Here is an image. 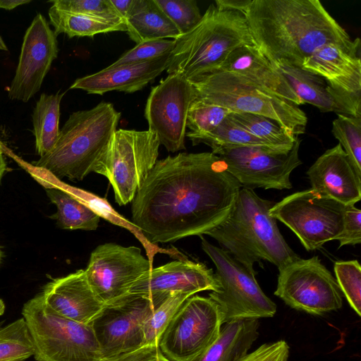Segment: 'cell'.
I'll list each match as a JSON object with an SVG mask.
<instances>
[{"label":"cell","mask_w":361,"mask_h":361,"mask_svg":"<svg viewBox=\"0 0 361 361\" xmlns=\"http://www.w3.org/2000/svg\"><path fill=\"white\" fill-rule=\"evenodd\" d=\"M219 71L240 75L265 91L297 106L304 104L286 78L255 45L243 46L234 50Z\"/></svg>","instance_id":"23"},{"label":"cell","mask_w":361,"mask_h":361,"mask_svg":"<svg viewBox=\"0 0 361 361\" xmlns=\"http://www.w3.org/2000/svg\"><path fill=\"white\" fill-rule=\"evenodd\" d=\"M257 319L225 323L216 339L192 361H240L259 336Z\"/></svg>","instance_id":"24"},{"label":"cell","mask_w":361,"mask_h":361,"mask_svg":"<svg viewBox=\"0 0 361 361\" xmlns=\"http://www.w3.org/2000/svg\"><path fill=\"white\" fill-rule=\"evenodd\" d=\"M46 193L56 207L51 216L57 226L65 230L94 231L99 226V216L63 188L52 186Z\"/></svg>","instance_id":"27"},{"label":"cell","mask_w":361,"mask_h":361,"mask_svg":"<svg viewBox=\"0 0 361 361\" xmlns=\"http://www.w3.org/2000/svg\"><path fill=\"white\" fill-rule=\"evenodd\" d=\"M336 240L339 241V248L360 244L361 211L355 205H345L342 231Z\"/></svg>","instance_id":"40"},{"label":"cell","mask_w":361,"mask_h":361,"mask_svg":"<svg viewBox=\"0 0 361 361\" xmlns=\"http://www.w3.org/2000/svg\"><path fill=\"white\" fill-rule=\"evenodd\" d=\"M59 52L56 35L47 19L37 13L23 37L18 64L8 89L11 99L27 102L41 88Z\"/></svg>","instance_id":"18"},{"label":"cell","mask_w":361,"mask_h":361,"mask_svg":"<svg viewBox=\"0 0 361 361\" xmlns=\"http://www.w3.org/2000/svg\"><path fill=\"white\" fill-rule=\"evenodd\" d=\"M166 15L184 35L200 21L202 15L195 0H154Z\"/></svg>","instance_id":"38"},{"label":"cell","mask_w":361,"mask_h":361,"mask_svg":"<svg viewBox=\"0 0 361 361\" xmlns=\"http://www.w3.org/2000/svg\"><path fill=\"white\" fill-rule=\"evenodd\" d=\"M223 324L217 303L195 294L178 308L157 345L171 361H192L216 339Z\"/></svg>","instance_id":"11"},{"label":"cell","mask_w":361,"mask_h":361,"mask_svg":"<svg viewBox=\"0 0 361 361\" xmlns=\"http://www.w3.org/2000/svg\"><path fill=\"white\" fill-rule=\"evenodd\" d=\"M255 45L270 61L302 68L304 61L329 44L360 51L319 0H252L243 13Z\"/></svg>","instance_id":"2"},{"label":"cell","mask_w":361,"mask_h":361,"mask_svg":"<svg viewBox=\"0 0 361 361\" xmlns=\"http://www.w3.org/2000/svg\"><path fill=\"white\" fill-rule=\"evenodd\" d=\"M289 346L284 340L264 343L247 353L240 361H287Z\"/></svg>","instance_id":"41"},{"label":"cell","mask_w":361,"mask_h":361,"mask_svg":"<svg viewBox=\"0 0 361 361\" xmlns=\"http://www.w3.org/2000/svg\"><path fill=\"white\" fill-rule=\"evenodd\" d=\"M37 361H107L90 324L59 314L44 302L41 292L22 310Z\"/></svg>","instance_id":"7"},{"label":"cell","mask_w":361,"mask_h":361,"mask_svg":"<svg viewBox=\"0 0 361 361\" xmlns=\"http://www.w3.org/2000/svg\"><path fill=\"white\" fill-rule=\"evenodd\" d=\"M5 311V304L4 301L0 299V316L4 313Z\"/></svg>","instance_id":"48"},{"label":"cell","mask_w":361,"mask_h":361,"mask_svg":"<svg viewBox=\"0 0 361 361\" xmlns=\"http://www.w3.org/2000/svg\"><path fill=\"white\" fill-rule=\"evenodd\" d=\"M345 208V205L310 188L274 203L269 214L288 226L310 252L341 234Z\"/></svg>","instance_id":"10"},{"label":"cell","mask_w":361,"mask_h":361,"mask_svg":"<svg viewBox=\"0 0 361 361\" xmlns=\"http://www.w3.org/2000/svg\"><path fill=\"white\" fill-rule=\"evenodd\" d=\"M2 257H3V252L0 247V264H1V260H2Z\"/></svg>","instance_id":"49"},{"label":"cell","mask_w":361,"mask_h":361,"mask_svg":"<svg viewBox=\"0 0 361 361\" xmlns=\"http://www.w3.org/2000/svg\"><path fill=\"white\" fill-rule=\"evenodd\" d=\"M218 290L219 283L212 269L200 262L178 259L152 268L136 281L130 293L159 304L176 293L193 295L201 291Z\"/></svg>","instance_id":"19"},{"label":"cell","mask_w":361,"mask_h":361,"mask_svg":"<svg viewBox=\"0 0 361 361\" xmlns=\"http://www.w3.org/2000/svg\"><path fill=\"white\" fill-rule=\"evenodd\" d=\"M336 280L352 309L361 316V267L357 259L337 261L334 266Z\"/></svg>","instance_id":"36"},{"label":"cell","mask_w":361,"mask_h":361,"mask_svg":"<svg viewBox=\"0 0 361 361\" xmlns=\"http://www.w3.org/2000/svg\"><path fill=\"white\" fill-rule=\"evenodd\" d=\"M50 23L57 36L63 33L69 38L90 37L115 31H126V23H114L93 17L60 10L51 6L48 11Z\"/></svg>","instance_id":"29"},{"label":"cell","mask_w":361,"mask_h":361,"mask_svg":"<svg viewBox=\"0 0 361 361\" xmlns=\"http://www.w3.org/2000/svg\"><path fill=\"white\" fill-rule=\"evenodd\" d=\"M65 93H42L32 114L33 133L37 153L40 157L54 147L59 135L60 104Z\"/></svg>","instance_id":"28"},{"label":"cell","mask_w":361,"mask_h":361,"mask_svg":"<svg viewBox=\"0 0 361 361\" xmlns=\"http://www.w3.org/2000/svg\"><path fill=\"white\" fill-rule=\"evenodd\" d=\"M360 51L326 44L307 57L302 68L322 78L346 116L361 117Z\"/></svg>","instance_id":"17"},{"label":"cell","mask_w":361,"mask_h":361,"mask_svg":"<svg viewBox=\"0 0 361 361\" xmlns=\"http://www.w3.org/2000/svg\"><path fill=\"white\" fill-rule=\"evenodd\" d=\"M121 115L111 103L106 102L73 112L60 130L54 148L33 164L58 179L82 180L94 171L117 130Z\"/></svg>","instance_id":"5"},{"label":"cell","mask_w":361,"mask_h":361,"mask_svg":"<svg viewBox=\"0 0 361 361\" xmlns=\"http://www.w3.org/2000/svg\"><path fill=\"white\" fill-rule=\"evenodd\" d=\"M185 136L191 140L193 145L203 143L210 147L212 151L221 147L235 146L274 147L251 135L231 121L228 116L209 133L196 135L188 132Z\"/></svg>","instance_id":"31"},{"label":"cell","mask_w":361,"mask_h":361,"mask_svg":"<svg viewBox=\"0 0 361 361\" xmlns=\"http://www.w3.org/2000/svg\"><path fill=\"white\" fill-rule=\"evenodd\" d=\"M169 55L143 63L108 66L76 79L70 89L99 95L111 91L126 93L139 91L166 70Z\"/></svg>","instance_id":"22"},{"label":"cell","mask_w":361,"mask_h":361,"mask_svg":"<svg viewBox=\"0 0 361 361\" xmlns=\"http://www.w3.org/2000/svg\"><path fill=\"white\" fill-rule=\"evenodd\" d=\"M41 293L54 312L80 324H90L104 306L92 289L85 269L52 279Z\"/></svg>","instance_id":"21"},{"label":"cell","mask_w":361,"mask_h":361,"mask_svg":"<svg viewBox=\"0 0 361 361\" xmlns=\"http://www.w3.org/2000/svg\"><path fill=\"white\" fill-rule=\"evenodd\" d=\"M243 186L212 152L157 160L132 200V223L151 245L202 235L230 214Z\"/></svg>","instance_id":"1"},{"label":"cell","mask_w":361,"mask_h":361,"mask_svg":"<svg viewBox=\"0 0 361 361\" xmlns=\"http://www.w3.org/2000/svg\"><path fill=\"white\" fill-rule=\"evenodd\" d=\"M133 0H110L111 4L125 20Z\"/></svg>","instance_id":"44"},{"label":"cell","mask_w":361,"mask_h":361,"mask_svg":"<svg viewBox=\"0 0 361 361\" xmlns=\"http://www.w3.org/2000/svg\"><path fill=\"white\" fill-rule=\"evenodd\" d=\"M175 41L166 71L190 82L219 71L236 49L255 45L244 15L214 4L195 27Z\"/></svg>","instance_id":"4"},{"label":"cell","mask_w":361,"mask_h":361,"mask_svg":"<svg viewBox=\"0 0 361 361\" xmlns=\"http://www.w3.org/2000/svg\"><path fill=\"white\" fill-rule=\"evenodd\" d=\"M331 133L361 176V117L337 115L332 122Z\"/></svg>","instance_id":"33"},{"label":"cell","mask_w":361,"mask_h":361,"mask_svg":"<svg viewBox=\"0 0 361 361\" xmlns=\"http://www.w3.org/2000/svg\"><path fill=\"white\" fill-rule=\"evenodd\" d=\"M201 245L216 267L219 290L209 297L219 305L224 324L239 319L272 317L276 304L265 295L252 272L221 247L207 241L202 235Z\"/></svg>","instance_id":"9"},{"label":"cell","mask_w":361,"mask_h":361,"mask_svg":"<svg viewBox=\"0 0 361 361\" xmlns=\"http://www.w3.org/2000/svg\"><path fill=\"white\" fill-rule=\"evenodd\" d=\"M301 140L290 148L268 146H235L212 152L225 163L230 173L243 187L265 190L290 189L293 171L302 164L299 157Z\"/></svg>","instance_id":"12"},{"label":"cell","mask_w":361,"mask_h":361,"mask_svg":"<svg viewBox=\"0 0 361 361\" xmlns=\"http://www.w3.org/2000/svg\"><path fill=\"white\" fill-rule=\"evenodd\" d=\"M56 8L114 23H126L110 0H54L49 1Z\"/></svg>","instance_id":"37"},{"label":"cell","mask_w":361,"mask_h":361,"mask_svg":"<svg viewBox=\"0 0 361 361\" xmlns=\"http://www.w3.org/2000/svg\"><path fill=\"white\" fill-rule=\"evenodd\" d=\"M271 63L286 78L304 104H312L322 113L346 116L322 78L285 61Z\"/></svg>","instance_id":"26"},{"label":"cell","mask_w":361,"mask_h":361,"mask_svg":"<svg viewBox=\"0 0 361 361\" xmlns=\"http://www.w3.org/2000/svg\"><path fill=\"white\" fill-rule=\"evenodd\" d=\"M274 202L242 187L226 219L206 235L250 271L254 264L266 260L279 270L300 257L280 233L276 220L269 214Z\"/></svg>","instance_id":"3"},{"label":"cell","mask_w":361,"mask_h":361,"mask_svg":"<svg viewBox=\"0 0 361 361\" xmlns=\"http://www.w3.org/2000/svg\"><path fill=\"white\" fill-rule=\"evenodd\" d=\"M3 152H3V146L0 142V184H1L3 176L5 173L6 169H7L6 162L5 161Z\"/></svg>","instance_id":"46"},{"label":"cell","mask_w":361,"mask_h":361,"mask_svg":"<svg viewBox=\"0 0 361 361\" xmlns=\"http://www.w3.org/2000/svg\"><path fill=\"white\" fill-rule=\"evenodd\" d=\"M159 304L130 293L104 305L90 323L104 357L109 360L144 345V324Z\"/></svg>","instance_id":"15"},{"label":"cell","mask_w":361,"mask_h":361,"mask_svg":"<svg viewBox=\"0 0 361 361\" xmlns=\"http://www.w3.org/2000/svg\"><path fill=\"white\" fill-rule=\"evenodd\" d=\"M0 51H8V48L0 35Z\"/></svg>","instance_id":"47"},{"label":"cell","mask_w":361,"mask_h":361,"mask_svg":"<svg viewBox=\"0 0 361 361\" xmlns=\"http://www.w3.org/2000/svg\"><path fill=\"white\" fill-rule=\"evenodd\" d=\"M159 146L149 130L118 129L113 133L93 172L108 179L118 205L132 202L157 161Z\"/></svg>","instance_id":"8"},{"label":"cell","mask_w":361,"mask_h":361,"mask_svg":"<svg viewBox=\"0 0 361 361\" xmlns=\"http://www.w3.org/2000/svg\"><path fill=\"white\" fill-rule=\"evenodd\" d=\"M228 118L257 138L277 147L290 148L295 137L274 121L256 114L232 112Z\"/></svg>","instance_id":"30"},{"label":"cell","mask_w":361,"mask_h":361,"mask_svg":"<svg viewBox=\"0 0 361 361\" xmlns=\"http://www.w3.org/2000/svg\"><path fill=\"white\" fill-rule=\"evenodd\" d=\"M107 361H171L161 351L157 344L145 345Z\"/></svg>","instance_id":"42"},{"label":"cell","mask_w":361,"mask_h":361,"mask_svg":"<svg viewBox=\"0 0 361 361\" xmlns=\"http://www.w3.org/2000/svg\"><path fill=\"white\" fill-rule=\"evenodd\" d=\"M197 97L192 82L172 73L153 87L147 97L145 117L149 130L155 134L167 151L185 149L187 116Z\"/></svg>","instance_id":"14"},{"label":"cell","mask_w":361,"mask_h":361,"mask_svg":"<svg viewBox=\"0 0 361 361\" xmlns=\"http://www.w3.org/2000/svg\"><path fill=\"white\" fill-rule=\"evenodd\" d=\"M251 1L252 0H216L215 6L222 9L239 11L243 14Z\"/></svg>","instance_id":"43"},{"label":"cell","mask_w":361,"mask_h":361,"mask_svg":"<svg viewBox=\"0 0 361 361\" xmlns=\"http://www.w3.org/2000/svg\"><path fill=\"white\" fill-rule=\"evenodd\" d=\"M197 98L231 110L269 118L295 137L305 133L307 117L299 106L276 97L236 73L219 71L191 82Z\"/></svg>","instance_id":"6"},{"label":"cell","mask_w":361,"mask_h":361,"mask_svg":"<svg viewBox=\"0 0 361 361\" xmlns=\"http://www.w3.org/2000/svg\"><path fill=\"white\" fill-rule=\"evenodd\" d=\"M232 111L223 106L196 98L190 104L187 116L190 133L204 134L214 130Z\"/></svg>","instance_id":"35"},{"label":"cell","mask_w":361,"mask_h":361,"mask_svg":"<svg viewBox=\"0 0 361 361\" xmlns=\"http://www.w3.org/2000/svg\"><path fill=\"white\" fill-rule=\"evenodd\" d=\"M311 189L344 205L361 199V176L338 143L326 150L307 171Z\"/></svg>","instance_id":"20"},{"label":"cell","mask_w":361,"mask_h":361,"mask_svg":"<svg viewBox=\"0 0 361 361\" xmlns=\"http://www.w3.org/2000/svg\"><path fill=\"white\" fill-rule=\"evenodd\" d=\"M34 355V347L23 317L0 323V361H25Z\"/></svg>","instance_id":"32"},{"label":"cell","mask_w":361,"mask_h":361,"mask_svg":"<svg viewBox=\"0 0 361 361\" xmlns=\"http://www.w3.org/2000/svg\"><path fill=\"white\" fill-rule=\"evenodd\" d=\"M192 295L176 293L158 305L143 326L144 345L157 344L159 338L178 308Z\"/></svg>","instance_id":"34"},{"label":"cell","mask_w":361,"mask_h":361,"mask_svg":"<svg viewBox=\"0 0 361 361\" xmlns=\"http://www.w3.org/2000/svg\"><path fill=\"white\" fill-rule=\"evenodd\" d=\"M175 39L149 40L137 44L133 48L125 51L110 67L143 63L171 54L174 48Z\"/></svg>","instance_id":"39"},{"label":"cell","mask_w":361,"mask_h":361,"mask_svg":"<svg viewBox=\"0 0 361 361\" xmlns=\"http://www.w3.org/2000/svg\"><path fill=\"white\" fill-rule=\"evenodd\" d=\"M125 21L126 32L136 44L169 38L176 39L182 35L154 0H133Z\"/></svg>","instance_id":"25"},{"label":"cell","mask_w":361,"mask_h":361,"mask_svg":"<svg viewBox=\"0 0 361 361\" xmlns=\"http://www.w3.org/2000/svg\"><path fill=\"white\" fill-rule=\"evenodd\" d=\"M152 264L139 247L109 243L92 252L85 272L94 293L109 305L128 295L133 284L152 268Z\"/></svg>","instance_id":"16"},{"label":"cell","mask_w":361,"mask_h":361,"mask_svg":"<svg viewBox=\"0 0 361 361\" xmlns=\"http://www.w3.org/2000/svg\"><path fill=\"white\" fill-rule=\"evenodd\" d=\"M279 271L274 295L291 308L323 315L342 307L336 280L318 256L298 258Z\"/></svg>","instance_id":"13"},{"label":"cell","mask_w":361,"mask_h":361,"mask_svg":"<svg viewBox=\"0 0 361 361\" xmlns=\"http://www.w3.org/2000/svg\"><path fill=\"white\" fill-rule=\"evenodd\" d=\"M31 0H0V8L11 11L17 6L27 4Z\"/></svg>","instance_id":"45"}]
</instances>
